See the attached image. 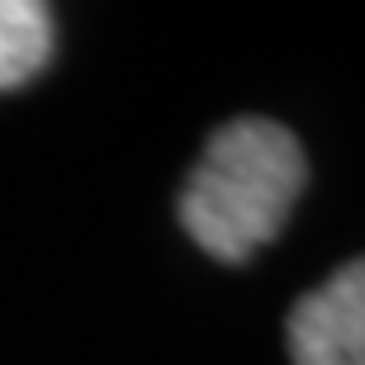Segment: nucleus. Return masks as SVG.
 Wrapping results in <instances>:
<instances>
[{
	"mask_svg": "<svg viewBox=\"0 0 365 365\" xmlns=\"http://www.w3.org/2000/svg\"><path fill=\"white\" fill-rule=\"evenodd\" d=\"M309 180L299 138L275 119H232L209 133L176 200L180 228L214 261L242 266L294 214Z\"/></svg>",
	"mask_w": 365,
	"mask_h": 365,
	"instance_id": "nucleus-1",
	"label": "nucleus"
},
{
	"mask_svg": "<svg viewBox=\"0 0 365 365\" xmlns=\"http://www.w3.org/2000/svg\"><path fill=\"white\" fill-rule=\"evenodd\" d=\"M294 365H365V257L346 261L284 318Z\"/></svg>",
	"mask_w": 365,
	"mask_h": 365,
	"instance_id": "nucleus-2",
	"label": "nucleus"
},
{
	"mask_svg": "<svg viewBox=\"0 0 365 365\" xmlns=\"http://www.w3.org/2000/svg\"><path fill=\"white\" fill-rule=\"evenodd\" d=\"M53 57V14L38 0H0V91L29 86Z\"/></svg>",
	"mask_w": 365,
	"mask_h": 365,
	"instance_id": "nucleus-3",
	"label": "nucleus"
}]
</instances>
